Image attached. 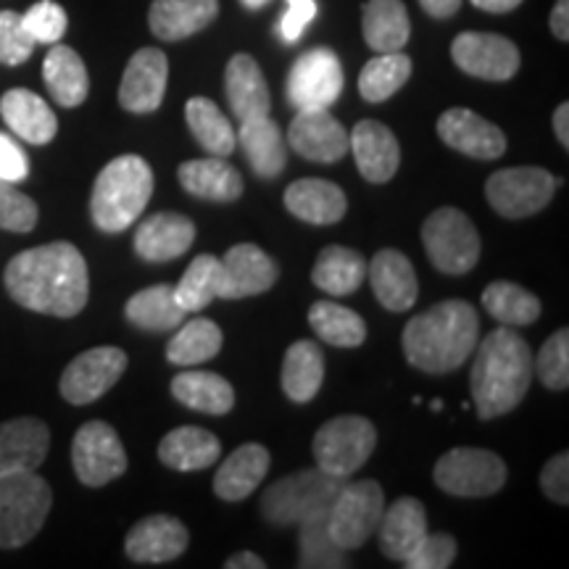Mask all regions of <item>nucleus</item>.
Wrapping results in <instances>:
<instances>
[{
	"label": "nucleus",
	"instance_id": "1",
	"mask_svg": "<svg viewBox=\"0 0 569 569\" xmlns=\"http://www.w3.org/2000/svg\"><path fill=\"white\" fill-rule=\"evenodd\" d=\"M3 282L19 306L59 319L80 315L90 298L84 256L67 240L17 253L6 267Z\"/></svg>",
	"mask_w": 569,
	"mask_h": 569
},
{
	"label": "nucleus",
	"instance_id": "2",
	"mask_svg": "<svg viewBox=\"0 0 569 569\" xmlns=\"http://www.w3.org/2000/svg\"><path fill=\"white\" fill-rule=\"evenodd\" d=\"M480 336V317L472 303L451 298L422 315L411 317L403 327L401 346L411 367L425 375L457 372L472 356Z\"/></svg>",
	"mask_w": 569,
	"mask_h": 569
},
{
	"label": "nucleus",
	"instance_id": "3",
	"mask_svg": "<svg viewBox=\"0 0 569 569\" xmlns=\"http://www.w3.org/2000/svg\"><path fill=\"white\" fill-rule=\"evenodd\" d=\"M472 403L480 419H496L515 411L528 396L532 382L530 343L511 327H496L490 336L475 346Z\"/></svg>",
	"mask_w": 569,
	"mask_h": 569
},
{
	"label": "nucleus",
	"instance_id": "4",
	"mask_svg": "<svg viewBox=\"0 0 569 569\" xmlns=\"http://www.w3.org/2000/svg\"><path fill=\"white\" fill-rule=\"evenodd\" d=\"M153 196V169L140 156L127 153L106 163L92 184L90 213L103 232H124L138 222Z\"/></svg>",
	"mask_w": 569,
	"mask_h": 569
},
{
	"label": "nucleus",
	"instance_id": "5",
	"mask_svg": "<svg viewBox=\"0 0 569 569\" xmlns=\"http://www.w3.org/2000/svg\"><path fill=\"white\" fill-rule=\"evenodd\" d=\"M53 507L51 486L34 472L0 478V549H21L38 536Z\"/></svg>",
	"mask_w": 569,
	"mask_h": 569
},
{
	"label": "nucleus",
	"instance_id": "6",
	"mask_svg": "<svg viewBox=\"0 0 569 569\" xmlns=\"http://www.w3.org/2000/svg\"><path fill=\"white\" fill-rule=\"evenodd\" d=\"M343 486V478H336L319 467L301 469V472L272 482L261 496L259 509L269 525L288 528V525L303 522L306 517L317 515V511L330 509Z\"/></svg>",
	"mask_w": 569,
	"mask_h": 569
},
{
	"label": "nucleus",
	"instance_id": "7",
	"mask_svg": "<svg viewBox=\"0 0 569 569\" xmlns=\"http://www.w3.org/2000/svg\"><path fill=\"white\" fill-rule=\"evenodd\" d=\"M422 243L430 264L443 274H467L480 261L478 227L453 206H443L425 219Z\"/></svg>",
	"mask_w": 569,
	"mask_h": 569
},
{
	"label": "nucleus",
	"instance_id": "8",
	"mask_svg": "<svg viewBox=\"0 0 569 569\" xmlns=\"http://www.w3.org/2000/svg\"><path fill=\"white\" fill-rule=\"evenodd\" d=\"M507 465L488 448H451L438 459L432 480L448 496L488 498L507 486Z\"/></svg>",
	"mask_w": 569,
	"mask_h": 569
},
{
	"label": "nucleus",
	"instance_id": "9",
	"mask_svg": "<svg viewBox=\"0 0 569 569\" xmlns=\"http://www.w3.org/2000/svg\"><path fill=\"white\" fill-rule=\"evenodd\" d=\"M377 430L367 417L343 415L330 419L315 436L317 467L336 478L348 480V475L359 472L375 453Z\"/></svg>",
	"mask_w": 569,
	"mask_h": 569
},
{
	"label": "nucleus",
	"instance_id": "10",
	"mask_svg": "<svg viewBox=\"0 0 569 569\" xmlns=\"http://www.w3.org/2000/svg\"><path fill=\"white\" fill-rule=\"evenodd\" d=\"M382 511H386V493L380 482L346 480L336 501L327 509V528L343 551L361 549L375 536Z\"/></svg>",
	"mask_w": 569,
	"mask_h": 569
},
{
	"label": "nucleus",
	"instance_id": "11",
	"mask_svg": "<svg viewBox=\"0 0 569 569\" xmlns=\"http://www.w3.org/2000/svg\"><path fill=\"white\" fill-rule=\"evenodd\" d=\"M557 188L559 180L549 169L509 167L488 177L486 198L503 219H528L551 203Z\"/></svg>",
	"mask_w": 569,
	"mask_h": 569
},
{
	"label": "nucleus",
	"instance_id": "12",
	"mask_svg": "<svg viewBox=\"0 0 569 569\" xmlns=\"http://www.w3.org/2000/svg\"><path fill=\"white\" fill-rule=\"evenodd\" d=\"M71 467L88 488H103L127 472V451L109 422L92 419L71 440Z\"/></svg>",
	"mask_w": 569,
	"mask_h": 569
},
{
	"label": "nucleus",
	"instance_id": "13",
	"mask_svg": "<svg viewBox=\"0 0 569 569\" xmlns=\"http://www.w3.org/2000/svg\"><path fill=\"white\" fill-rule=\"evenodd\" d=\"M343 63L330 48H311L293 63L284 84L288 103L301 109H330L343 92Z\"/></svg>",
	"mask_w": 569,
	"mask_h": 569
},
{
	"label": "nucleus",
	"instance_id": "14",
	"mask_svg": "<svg viewBox=\"0 0 569 569\" xmlns=\"http://www.w3.org/2000/svg\"><path fill=\"white\" fill-rule=\"evenodd\" d=\"M127 353L117 346H98L69 361V367L61 375V396L63 401L84 407V403L98 401L117 386L119 377L127 369Z\"/></svg>",
	"mask_w": 569,
	"mask_h": 569
},
{
	"label": "nucleus",
	"instance_id": "15",
	"mask_svg": "<svg viewBox=\"0 0 569 569\" xmlns=\"http://www.w3.org/2000/svg\"><path fill=\"white\" fill-rule=\"evenodd\" d=\"M451 59L465 74L488 82L511 80L522 63L515 42L493 32H461L451 42Z\"/></svg>",
	"mask_w": 569,
	"mask_h": 569
},
{
	"label": "nucleus",
	"instance_id": "16",
	"mask_svg": "<svg viewBox=\"0 0 569 569\" xmlns=\"http://www.w3.org/2000/svg\"><path fill=\"white\" fill-rule=\"evenodd\" d=\"M288 142L298 156L317 163H336L348 153V132L330 109L298 111L288 127Z\"/></svg>",
	"mask_w": 569,
	"mask_h": 569
},
{
	"label": "nucleus",
	"instance_id": "17",
	"mask_svg": "<svg viewBox=\"0 0 569 569\" xmlns=\"http://www.w3.org/2000/svg\"><path fill=\"white\" fill-rule=\"evenodd\" d=\"M438 134L448 148L478 161L501 159L507 151V134L501 127L490 124L469 109H448L440 113Z\"/></svg>",
	"mask_w": 569,
	"mask_h": 569
},
{
	"label": "nucleus",
	"instance_id": "18",
	"mask_svg": "<svg viewBox=\"0 0 569 569\" xmlns=\"http://www.w3.org/2000/svg\"><path fill=\"white\" fill-rule=\"evenodd\" d=\"M280 267L272 256L261 251L253 243H238L224 253L222 259V284L219 298L234 301V298H251L274 288Z\"/></svg>",
	"mask_w": 569,
	"mask_h": 569
},
{
	"label": "nucleus",
	"instance_id": "19",
	"mask_svg": "<svg viewBox=\"0 0 569 569\" xmlns=\"http://www.w3.org/2000/svg\"><path fill=\"white\" fill-rule=\"evenodd\" d=\"M169 80V61L159 48H140L127 63L119 103L130 113H153L163 103Z\"/></svg>",
	"mask_w": 569,
	"mask_h": 569
},
{
	"label": "nucleus",
	"instance_id": "20",
	"mask_svg": "<svg viewBox=\"0 0 569 569\" xmlns=\"http://www.w3.org/2000/svg\"><path fill=\"white\" fill-rule=\"evenodd\" d=\"M190 543V532L172 515L142 517L124 538L127 557L138 565H167L180 559Z\"/></svg>",
	"mask_w": 569,
	"mask_h": 569
},
{
	"label": "nucleus",
	"instance_id": "21",
	"mask_svg": "<svg viewBox=\"0 0 569 569\" xmlns=\"http://www.w3.org/2000/svg\"><path fill=\"white\" fill-rule=\"evenodd\" d=\"M196 243V224L190 217L174 211H159L153 217L142 219L134 232V253L142 261L163 264V261L180 259Z\"/></svg>",
	"mask_w": 569,
	"mask_h": 569
},
{
	"label": "nucleus",
	"instance_id": "22",
	"mask_svg": "<svg viewBox=\"0 0 569 569\" xmlns=\"http://www.w3.org/2000/svg\"><path fill=\"white\" fill-rule=\"evenodd\" d=\"M348 148L353 151L356 167L367 182H390L401 167V146L396 134L382 122L365 119L348 134Z\"/></svg>",
	"mask_w": 569,
	"mask_h": 569
},
{
	"label": "nucleus",
	"instance_id": "23",
	"mask_svg": "<svg viewBox=\"0 0 569 569\" xmlns=\"http://www.w3.org/2000/svg\"><path fill=\"white\" fill-rule=\"evenodd\" d=\"M51 430L34 417L0 422V478L17 472H34L48 457Z\"/></svg>",
	"mask_w": 569,
	"mask_h": 569
},
{
	"label": "nucleus",
	"instance_id": "24",
	"mask_svg": "<svg viewBox=\"0 0 569 569\" xmlns=\"http://www.w3.org/2000/svg\"><path fill=\"white\" fill-rule=\"evenodd\" d=\"M367 277L382 309L409 311L417 303V272L407 256L396 251V248H386V251L375 253V259L367 261Z\"/></svg>",
	"mask_w": 569,
	"mask_h": 569
},
{
	"label": "nucleus",
	"instance_id": "25",
	"mask_svg": "<svg viewBox=\"0 0 569 569\" xmlns=\"http://www.w3.org/2000/svg\"><path fill=\"white\" fill-rule=\"evenodd\" d=\"M380 551L388 559L401 561L415 551V546L427 536V509L415 496H403L382 511L380 525L375 530Z\"/></svg>",
	"mask_w": 569,
	"mask_h": 569
},
{
	"label": "nucleus",
	"instance_id": "26",
	"mask_svg": "<svg viewBox=\"0 0 569 569\" xmlns=\"http://www.w3.org/2000/svg\"><path fill=\"white\" fill-rule=\"evenodd\" d=\"M224 92L232 117H238V122L267 117L269 109H272V98H269V88L264 74H261V67L248 53H234L230 63H227Z\"/></svg>",
	"mask_w": 569,
	"mask_h": 569
},
{
	"label": "nucleus",
	"instance_id": "27",
	"mask_svg": "<svg viewBox=\"0 0 569 569\" xmlns=\"http://www.w3.org/2000/svg\"><path fill=\"white\" fill-rule=\"evenodd\" d=\"M284 209L301 222L309 224H338L348 211V198L336 182L303 177L296 180L282 196Z\"/></svg>",
	"mask_w": 569,
	"mask_h": 569
},
{
	"label": "nucleus",
	"instance_id": "28",
	"mask_svg": "<svg viewBox=\"0 0 569 569\" xmlns=\"http://www.w3.org/2000/svg\"><path fill=\"white\" fill-rule=\"evenodd\" d=\"M0 117L9 124L17 138L32 142V146H46L59 132V119L38 92L13 88L0 98Z\"/></svg>",
	"mask_w": 569,
	"mask_h": 569
},
{
	"label": "nucleus",
	"instance_id": "29",
	"mask_svg": "<svg viewBox=\"0 0 569 569\" xmlns=\"http://www.w3.org/2000/svg\"><path fill=\"white\" fill-rule=\"evenodd\" d=\"M177 180L190 196L203 198V201L232 203L243 196V177L222 156L180 163Z\"/></svg>",
	"mask_w": 569,
	"mask_h": 569
},
{
	"label": "nucleus",
	"instance_id": "30",
	"mask_svg": "<svg viewBox=\"0 0 569 569\" xmlns=\"http://www.w3.org/2000/svg\"><path fill=\"white\" fill-rule=\"evenodd\" d=\"M219 457H222V443L203 427H174L159 443L161 465L177 469V472H201V469L217 465Z\"/></svg>",
	"mask_w": 569,
	"mask_h": 569
},
{
	"label": "nucleus",
	"instance_id": "31",
	"mask_svg": "<svg viewBox=\"0 0 569 569\" xmlns=\"http://www.w3.org/2000/svg\"><path fill=\"white\" fill-rule=\"evenodd\" d=\"M269 472V451L261 443L238 446L213 475V493L222 501H243L264 482Z\"/></svg>",
	"mask_w": 569,
	"mask_h": 569
},
{
	"label": "nucleus",
	"instance_id": "32",
	"mask_svg": "<svg viewBox=\"0 0 569 569\" xmlns=\"http://www.w3.org/2000/svg\"><path fill=\"white\" fill-rule=\"evenodd\" d=\"M217 13L219 0H153L148 24L159 40L177 42L206 30Z\"/></svg>",
	"mask_w": 569,
	"mask_h": 569
},
{
	"label": "nucleus",
	"instance_id": "33",
	"mask_svg": "<svg viewBox=\"0 0 569 569\" xmlns=\"http://www.w3.org/2000/svg\"><path fill=\"white\" fill-rule=\"evenodd\" d=\"M240 146L248 156L253 174L261 180H277L288 167V151H284V138L280 124L274 119L256 117L240 122V130L234 132Z\"/></svg>",
	"mask_w": 569,
	"mask_h": 569
},
{
	"label": "nucleus",
	"instance_id": "34",
	"mask_svg": "<svg viewBox=\"0 0 569 569\" xmlns=\"http://www.w3.org/2000/svg\"><path fill=\"white\" fill-rule=\"evenodd\" d=\"M365 42L377 53L401 51L409 42L411 21L403 0H367L361 9Z\"/></svg>",
	"mask_w": 569,
	"mask_h": 569
},
{
	"label": "nucleus",
	"instance_id": "35",
	"mask_svg": "<svg viewBox=\"0 0 569 569\" xmlns=\"http://www.w3.org/2000/svg\"><path fill=\"white\" fill-rule=\"evenodd\" d=\"M282 390L293 403L315 401L325 382V353L315 340H296L282 359Z\"/></svg>",
	"mask_w": 569,
	"mask_h": 569
},
{
	"label": "nucleus",
	"instance_id": "36",
	"mask_svg": "<svg viewBox=\"0 0 569 569\" xmlns=\"http://www.w3.org/2000/svg\"><path fill=\"white\" fill-rule=\"evenodd\" d=\"M42 80L51 90L53 101L63 109L82 106L90 92V77L84 61L69 46H56L53 42V48L46 56V63H42Z\"/></svg>",
	"mask_w": 569,
	"mask_h": 569
},
{
	"label": "nucleus",
	"instance_id": "37",
	"mask_svg": "<svg viewBox=\"0 0 569 569\" xmlns=\"http://www.w3.org/2000/svg\"><path fill=\"white\" fill-rule=\"evenodd\" d=\"M172 396L182 407L211 417L230 415L234 407V388L230 382L222 375L198 372V369H188V372L174 377Z\"/></svg>",
	"mask_w": 569,
	"mask_h": 569
},
{
	"label": "nucleus",
	"instance_id": "38",
	"mask_svg": "<svg viewBox=\"0 0 569 569\" xmlns=\"http://www.w3.org/2000/svg\"><path fill=\"white\" fill-rule=\"evenodd\" d=\"M367 280V259L346 246H327L317 256L311 282L330 296H351Z\"/></svg>",
	"mask_w": 569,
	"mask_h": 569
},
{
	"label": "nucleus",
	"instance_id": "39",
	"mask_svg": "<svg viewBox=\"0 0 569 569\" xmlns=\"http://www.w3.org/2000/svg\"><path fill=\"white\" fill-rule=\"evenodd\" d=\"M124 317L130 325L148 332H167L184 322V311L174 298V284L159 282L138 290L124 306Z\"/></svg>",
	"mask_w": 569,
	"mask_h": 569
},
{
	"label": "nucleus",
	"instance_id": "40",
	"mask_svg": "<svg viewBox=\"0 0 569 569\" xmlns=\"http://www.w3.org/2000/svg\"><path fill=\"white\" fill-rule=\"evenodd\" d=\"M184 119H188L196 142L209 156L227 159L234 151V146H238L230 119L209 98H190L188 106H184Z\"/></svg>",
	"mask_w": 569,
	"mask_h": 569
},
{
	"label": "nucleus",
	"instance_id": "41",
	"mask_svg": "<svg viewBox=\"0 0 569 569\" xmlns=\"http://www.w3.org/2000/svg\"><path fill=\"white\" fill-rule=\"evenodd\" d=\"M222 327L211 322V319L198 317L193 322L180 325L177 336L167 346V359L177 367H196L211 361L213 356L222 351Z\"/></svg>",
	"mask_w": 569,
	"mask_h": 569
},
{
	"label": "nucleus",
	"instance_id": "42",
	"mask_svg": "<svg viewBox=\"0 0 569 569\" xmlns=\"http://www.w3.org/2000/svg\"><path fill=\"white\" fill-rule=\"evenodd\" d=\"M298 530V567L301 569H343L348 567L346 553L336 543L327 528V509L306 517L296 525Z\"/></svg>",
	"mask_w": 569,
	"mask_h": 569
},
{
	"label": "nucleus",
	"instance_id": "43",
	"mask_svg": "<svg viewBox=\"0 0 569 569\" xmlns=\"http://www.w3.org/2000/svg\"><path fill=\"white\" fill-rule=\"evenodd\" d=\"M309 325L317 338L336 348H359L367 340V322L348 306L317 301L309 309Z\"/></svg>",
	"mask_w": 569,
	"mask_h": 569
},
{
	"label": "nucleus",
	"instance_id": "44",
	"mask_svg": "<svg viewBox=\"0 0 569 569\" xmlns=\"http://www.w3.org/2000/svg\"><path fill=\"white\" fill-rule=\"evenodd\" d=\"M482 306H486V311L496 322L507 327H525L538 322L540 311H543L538 296H532L522 284L507 280L490 282L482 290Z\"/></svg>",
	"mask_w": 569,
	"mask_h": 569
},
{
	"label": "nucleus",
	"instance_id": "45",
	"mask_svg": "<svg viewBox=\"0 0 569 569\" xmlns=\"http://www.w3.org/2000/svg\"><path fill=\"white\" fill-rule=\"evenodd\" d=\"M219 284H222V259L211 253L196 256L193 264L184 269L182 280L174 284V298L180 309L188 311H203L206 306L219 298Z\"/></svg>",
	"mask_w": 569,
	"mask_h": 569
},
{
	"label": "nucleus",
	"instance_id": "46",
	"mask_svg": "<svg viewBox=\"0 0 569 569\" xmlns=\"http://www.w3.org/2000/svg\"><path fill=\"white\" fill-rule=\"evenodd\" d=\"M411 59L407 53H380L365 63L359 74V92L367 103H382L396 96L411 77Z\"/></svg>",
	"mask_w": 569,
	"mask_h": 569
},
{
	"label": "nucleus",
	"instance_id": "47",
	"mask_svg": "<svg viewBox=\"0 0 569 569\" xmlns=\"http://www.w3.org/2000/svg\"><path fill=\"white\" fill-rule=\"evenodd\" d=\"M532 375L549 390H567L569 386V330H557L540 346L532 359Z\"/></svg>",
	"mask_w": 569,
	"mask_h": 569
},
{
	"label": "nucleus",
	"instance_id": "48",
	"mask_svg": "<svg viewBox=\"0 0 569 569\" xmlns=\"http://www.w3.org/2000/svg\"><path fill=\"white\" fill-rule=\"evenodd\" d=\"M38 203L30 196L13 188V182L0 180V230L9 232H32L38 224Z\"/></svg>",
	"mask_w": 569,
	"mask_h": 569
},
{
	"label": "nucleus",
	"instance_id": "49",
	"mask_svg": "<svg viewBox=\"0 0 569 569\" xmlns=\"http://www.w3.org/2000/svg\"><path fill=\"white\" fill-rule=\"evenodd\" d=\"M34 46L32 34L27 32L21 13L17 11H0V63L6 67H19L30 59Z\"/></svg>",
	"mask_w": 569,
	"mask_h": 569
},
{
	"label": "nucleus",
	"instance_id": "50",
	"mask_svg": "<svg viewBox=\"0 0 569 569\" xmlns=\"http://www.w3.org/2000/svg\"><path fill=\"white\" fill-rule=\"evenodd\" d=\"M457 540L448 532H430L419 540L415 551L403 559V567L409 569H448L457 561Z\"/></svg>",
	"mask_w": 569,
	"mask_h": 569
},
{
	"label": "nucleus",
	"instance_id": "51",
	"mask_svg": "<svg viewBox=\"0 0 569 569\" xmlns=\"http://www.w3.org/2000/svg\"><path fill=\"white\" fill-rule=\"evenodd\" d=\"M21 21H24L32 40L46 42V46L59 42L69 27L67 11H63L59 3H53V0H40V3H34L30 11L21 13Z\"/></svg>",
	"mask_w": 569,
	"mask_h": 569
},
{
	"label": "nucleus",
	"instance_id": "52",
	"mask_svg": "<svg viewBox=\"0 0 569 569\" xmlns=\"http://www.w3.org/2000/svg\"><path fill=\"white\" fill-rule=\"evenodd\" d=\"M540 488L549 501L559 503V507H567L569 503V457L567 451L557 453L546 461L543 472H540Z\"/></svg>",
	"mask_w": 569,
	"mask_h": 569
},
{
	"label": "nucleus",
	"instance_id": "53",
	"mask_svg": "<svg viewBox=\"0 0 569 569\" xmlns=\"http://www.w3.org/2000/svg\"><path fill=\"white\" fill-rule=\"evenodd\" d=\"M288 9H284L282 19H280V34L284 42L301 40V34L306 32V27L311 24L317 17V0H284Z\"/></svg>",
	"mask_w": 569,
	"mask_h": 569
},
{
	"label": "nucleus",
	"instance_id": "54",
	"mask_svg": "<svg viewBox=\"0 0 569 569\" xmlns=\"http://www.w3.org/2000/svg\"><path fill=\"white\" fill-rule=\"evenodd\" d=\"M30 174V161L9 134L0 132V180L21 182Z\"/></svg>",
	"mask_w": 569,
	"mask_h": 569
},
{
	"label": "nucleus",
	"instance_id": "55",
	"mask_svg": "<svg viewBox=\"0 0 569 569\" xmlns=\"http://www.w3.org/2000/svg\"><path fill=\"white\" fill-rule=\"evenodd\" d=\"M551 32H553V38L561 42L569 40V0H557V6H553Z\"/></svg>",
	"mask_w": 569,
	"mask_h": 569
},
{
	"label": "nucleus",
	"instance_id": "56",
	"mask_svg": "<svg viewBox=\"0 0 569 569\" xmlns=\"http://www.w3.org/2000/svg\"><path fill=\"white\" fill-rule=\"evenodd\" d=\"M425 13H430L432 19H451L457 17L461 9V0H419Z\"/></svg>",
	"mask_w": 569,
	"mask_h": 569
},
{
	"label": "nucleus",
	"instance_id": "57",
	"mask_svg": "<svg viewBox=\"0 0 569 569\" xmlns=\"http://www.w3.org/2000/svg\"><path fill=\"white\" fill-rule=\"evenodd\" d=\"M224 567L227 569H267V561L253 551H240V553H232V557L224 561Z\"/></svg>",
	"mask_w": 569,
	"mask_h": 569
},
{
	"label": "nucleus",
	"instance_id": "58",
	"mask_svg": "<svg viewBox=\"0 0 569 569\" xmlns=\"http://www.w3.org/2000/svg\"><path fill=\"white\" fill-rule=\"evenodd\" d=\"M553 132L561 142V148H569V103H561L557 111H553Z\"/></svg>",
	"mask_w": 569,
	"mask_h": 569
},
{
	"label": "nucleus",
	"instance_id": "59",
	"mask_svg": "<svg viewBox=\"0 0 569 569\" xmlns=\"http://www.w3.org/2000/svg\"><path fill=\"white\" fill-rule=\"evenodd\" d=\"M475 9L488 11V13H509L515 11L517 6H522V0H469Z\"/></svg>",
	"mask_w": 569,
	"mask_h": 569
},
{
	"label": "nucleus",
	"instance_id": "60",
	"mask_svg": "<svg viewBox=\"0 0 569 569\" xmlns=\"http://www.w3.org/2000/svg\"><path fill=\"white\" fill-rule=\"evenodd\" d=\"M240 3H243L246 9H251V11H259V9H264V6L269 3V0H240Z\"/></svg>",
	"mask_w": 569,
	"mask_h": 569
}]
</instances>
